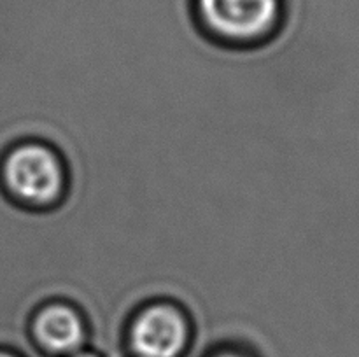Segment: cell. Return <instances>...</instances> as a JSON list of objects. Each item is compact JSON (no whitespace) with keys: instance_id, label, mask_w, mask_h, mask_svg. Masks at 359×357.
I'll list each match as a JSON object with an SVG mask.
<instances>
[{"instance_id":"cell-6","label":"cell","mask_w":359,"mask_h":357,"mask_svg":"<svg viewBox=\"0 0 359 357\" xmlns=\"http://www.w3.org/2000/svg\"><path fill=\"white\" fill-rule=\"evenodd\" d=\"M0 357H18L14 352H9V350H0Z\"/></svg>"},{"instance_id":"cell-1","label":"cell","mask_w":359,"mask_h":357,"mask_svg":"<svg viewBox=\"0 0 359 357\" xmlns=\"http://www.w3.org/2000/svg\"><path fill=\"white\" fill-rule=\"evenodd\" d=\"M6 188L28 206L55 205L65 186L63 167L51 147L39 142L21 144L4 160Z\"/></svg>"},{"instance_id":"cell-4","label":"cell","mask_w":359,"mask_h":357,"mask_svg":"<svg viewBox=\"0 0 359 357\" xmlns=\"http://www.w3.org/2000/svg\"><path fill=\"white\" fill-rule=\"evenodd\" d=\"M86 335L83 317L67 303L44 304L32 318V336L49 356L76 354L86 343Z\"/></svg>"},{"instance_id":"cell-2","label":"cell","mask_w":359,"mask_h":357,"mask_svg":"<svg viewBox=\"0 0 359 357\" xmlns=\"http://www.w3.org/2000/svg\"><path fill=\"white\" fill-rule=\"evenodd\" d=\"M202 23L228 42L265 38L280 16V0H196Z\"/></svg>"},{"instance_id":"cell-7","label":"cell","mask_w":359,"mask_h":357,"mask_svg":"<svg viewBox=\"0 0 359 357\" xmlns=\"http://www.w3.org/2000/svg\"><path fill=\"white\" fill-rule=\"evenodd\" d=\"M76 357H100V356H97L95 352H81V354H77Z\"/></svg>"},{"instance_id":"cell-3","label":"cell","mask_w":359,"mask_h":357,"mask_svg":"<svg viewBox=\"0 0 359 357\" xmlns=\"http://www.w3.org/2000/svg\"><path fill=\"white\" fill-rule=\"evenodd\" d=\"M188 340V318L172 303L147 304L126 331V345L137 357H181Z\"/></svg>"},{"instance_id":"cell-5","label":"cell","mask_w":359,"mask_h":357,"mask_svg":"<svg viewBox=\"0 0 359 357\" xmlns=\"http://www.w3.org/2000/svg\"><path fill=\"white\" fill-rule=\"evenodd\" d=\"M214 357H252L251 352H238L235 346H231L230 350H221Z\"/></svg>"}]
</instances>
